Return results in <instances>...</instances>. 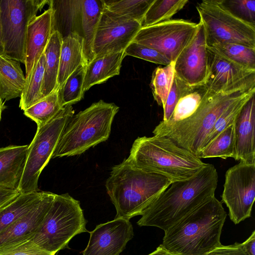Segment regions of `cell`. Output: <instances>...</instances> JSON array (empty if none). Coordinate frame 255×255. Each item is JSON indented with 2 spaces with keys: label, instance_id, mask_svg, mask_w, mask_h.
I'll list each match as a JSON object with an SVG mask.
<instances>
[{
  "label": "cell",
  "instance_id": "cell-1",
  "mask_svg": "<svg viewBox=\"0 0 255 255\" xmlns=\"http://www.w3.org/2000/svg\"><path fill=\"white\" fill-rule=\"evenodd\" d=\"M218 180L216 168L208 163L190 179L172 183L143 211L137 225L166 231L215 196Z\"/></svg>",
  "mask_w": 255,
  "mask_h": 255
},
{
  "label": "cell",
  "instance_id": "cell-2",
  "mask_svg": "<svg viewBox=\"0 0 255 255\" xmlns=\"http://www.w3.org/2000/svg\"><path fill=\"white\" fill-rule=\"evenodd\" d=\"M227 215L214 196L165 231L160 246L173 255H206L222 245Z\"/></svg>",
  "mask_w": 255,
  "mask_h": 255
},
{
  "label": "cell",
  "instance_id": "cell-3",
  "mask_svg": "<svg viewBox=\"0 0 255 255\" xmlns=\"http://www.w3.org/2000/svg\"><path fill=\"white\" fill-rule=\"evenodd\" d=\"M125 160L139 170L163 176L172 183L190 179L208 164L169 138L156 135L137 137Z\"/></svg>",
  "mask_w": 255,
  "mask_h": 255
},
{
  "label": "cell",
  "instance_id": "cell-4",
  "mask_svg": "<svg viewBox=\"0 0 255 255\" xmlns=\"http://www.w3.org/2000/svg\"><path fill=\"white\" fill-rule=\"evenodd\" d=\"M166 178L139 170L125 159L114 166L105 187L115 207V218L129 220L143 211L171 184Z\"/></svg>",
  "mask_w": 255,
  "mask_h": 255
},
{
  "label": "cell",
  "instance_id": "cell-5",
  "mask_svg": "<svg viewBox=\"0 0 255 255\" xmlns=\"http://www.w3.org/2000/svg\"><path fill=\"white\" fill-rule=\"evenodd\" d=\"M244 93L225 94L214 93L205 90L199 106L192 115L177 122L162 121L152 133L154 135L169 138L178 146L197 156L218 118Z\"/></svg>",
  "mask_w": 255,
  "mask_h": 255
},
{
  "label": "cell",
  "instance_id": "cell-6",
  "mask_svg": "<svg viewBox=\"0 0 255 255\" xmlns=\"http://www.w3.org/2000/svg\"><path fill=\"white\" fill-rule=\"evenodd\" d=\"M119 107L101 100L71 117L66 123L52 158L80 155L107 140Z\"/></svg>",
  "mask_w": 255,
  "mask_h": 255
},
{
  "label": "cell",
  "instance_id": "cell-7",
  "mask_svg": "<svg viewBox=\"0 0 255 255\" xmlns=\"http://www.w3.org/2000/svg\"><path fill=\"white\" fill-rule=\"evenodd\" d=\"M80 202L68 193L56 194L32 240L42 250L55 255L68 248L76 235L88 232Z\"/></svg>",
  "mask_w": 255,
  "mask_h": 255
},
{
  "label": "cell",
  "instance_id": "cell-8",
  "mask_svg": "<svg viewBox=\"0 0 255 255\" xmlns=\"http://www.w3.org/2000/svg\"><path fill=\"white\" fill-rule=\"evenodd\" d=\"M208 47L237 43L255 48V25L227 10L219 0H204L196 4Z\"/></svg>",
  "mask_w": 255,
  "mask_h": 255
},
{
  "label": "cell",
  "instance_id": "cell-9",
  "mask_svg": "<svg viewBox=\"0 0 255 255\" xmlns=\"http://www.w3.org/2000/svg\"><path fill=\"white\" fill-rule=\"evenodd\" d=\"M75 112L72 106L64 107L47 124L37 128L28 145L24 170L19 187L21 193L38 191L40 174L52 157L66 123Z\"/></svg>",
  "mask_w": 255,
  "mask_h": 255
},
{
  "label": "cell",
  "instance_id": "cell-10",
  "mask_svg": "<svg viewBox=\"0 0 255 255\" xmlns=\"http://www.w3.org/2000/svg\"><path fill=\"white\" fill-rule=\"evenodd\" d=\"M47 0H0V15L4 55L25 63L28 26Z\"/></svg>",
  "mask_w": 255,
  "mask_h": 255
},
{
  "label": "cell",
  "instance_id": "cell-11",
  "mask_svg": "<svg viewBox=\"0 0 255 255\" xmlns=\"http://www.w3.org/2000/svg\"><path fill=\"white\" fill-rule=\"evenodd\" d=\"M199 25L182 19H170L142 27L132 41L152 48L174 62L194 38Z\"/></svg>",
  "mask_w": 255,
  "mask_h": 255
},
{
  "label": "cell",
  "instance_id": "cell-12",
  "mask_svg": "<svg viewBox=\"0 0 255 255\" xmlns=\"http://www.w3.org/2000/svg\"><path fill=\"white\" fill-rule=\"evenodd\" d=\"M255 200V163L240 161L226 171L222 195L234 224L251 217Z\"/></svg>",
  "mask_w": 255,
  "mask_h": 255
},
{
  "label": "cell",
  "instance_id": "cell-13",
  "mask_svg": "<svg viewBox=\"0 0 255 255\" xmlns=\"http://www.w3.org/2000/svg\"><path fill=\"white\" fill-rule=\"evenodd\" d=\"M208 74L205 89L232 94L255 88V71L242 67L207 46Z\"/></svg>",
  "mask_w": 255,
  "mask_h": 255
},
{
  "label": "cell",
  "instance_id": "cell-14",
  "mask_svg": "<svg viewBox=\"0 0 255 255\" xmlns=\"http://www.w3.org/2000/svg\"><path fill=\"white\" fill-rule=\"evenodd\" d=\"M141 28L139 22L104 7L94 40V57L125 51Z\"/></svg>",
  "mask_w": 255,
  "mask_h": 255
},
{
  "label": "cell",
  "instance_id": "cell-15",
  "mask_svg": "<svg viewBox=\"0 0 255 255\" xmlns=\"http://www.w3.org/2000/svg\"><path fill=\"white\" fill-rule=\"evenodd\" d=\"M199 23L194 38L174 62L175 75L194 88L204 86L208 74L207 46L203 26Z\"/></svg>",
  "mask_w": 255,
  "mask_h": 255
},
{
  "label": "cell",
  "instance_id": "cell-16",
  "mask_svg": "<svg viewBox=\"0 0 255 255\" xmlns=\"http://www.w3.org/2000/svg\"><path fill=\"white\" fill-rule=\"evenodd\" d=\"M90 233V238L83 255H120L134 236L129 220L115 218L97 225Z\"/></svg>",
  "mask_w": 255,
  "mask_h": 255
},
{
  "label": "cell",
  "instance_id": "cell-17",
  "mask_svg": "<svg viewBox=\"0 0 255 255\" xmlns=\"http://www.w3.org/2000/svg\"><path fill=\"white\" fill-rule=\"evenodd\" d=\"M56 194L45 192L31 210L0 232V251L31 238L40 225Z\"/></svg>",
  "mask_w": 255,
  "mask_h": 255
},
{
  "label": "cell",
  "instance_id": "cell-18",
  "mask_svg": "<svg viewBox=\"0 0 255 255\" xmlns=\"http://www.w3.org/2000/svg\"><path fill=\"white\" fill-rule=\"evenodd\" d=\"M54 10L49 6L29 23L25 48V79H27L43 54L54 31Z\"/></svg>",
  "mask_w": 255,
  "mask_h": 255
},
{
  "label": "cell",
  "instance_id": "cell-19",
  "mask_svg": "<svg viewBox=\"0 0 255 255\" xmlns=\"http://www.w3.org/2000/svg\"><path fill=\"white\" fill-rule=\"evenodd\" d=\"M236 160L255 163V95L245 105L234 124Z\"/></svg>",
  "mask_w": 255,
  "mask_h": 255
},
{
  "label": "cell",
  "instance_id": "cell-20",
  "mask_svg": "<svg viewBox=\"0 0 255 255\" xmlns=\"http://www.w3.org/2000/svg\"><path fill=\"white\" fill-rule=\"evenodd\" d=\"M28 145L0 148V187L18 190L28 152Z\"/></svg>",
  "mask_w": 255,
  "mask_h": 255
},
{
  "label": "cell",
  "instance_id": "cell-21",
  "mask_svg": "<svg viewBox=\"0 0 255 255\" xmlns=\"http://www.w3.org/2000/svg\"><path fill=\"white\" fill-rule=\"evenodd\" d=\"M126 56L125 51L95 57L86 66L83 91L102 84L120 74L122 63Z\"/></svg>",
  "mask_w": 255,
  "mask_h": 255
},
{
  "label": "cell",
  "instance_id": "cell-22",
  "mask_svg": "<svg viewBox=\"0 0 255 255\" xmlns=\"http://www.w3.org/2000/svg\"><path fill=\"white\" fill-rule=\"evenodd\" d=\"M82 64L86 65L83 53V39L76 31L63 37L61 46L57 89Z\"/></svg>",
  "mask_w": 255,
  "mask_h": 255
},
{
  "label": "cell",
  "instance_id": "cell-23",
  "mask_svg": "<svg viewBox=\"0 0 255 255\" xmlns=\"http://www.w3.org/2000/svg\"><path fill=\"white\" fill-rule=\"evenodd\" d=\"M83 39V53L87 65L93 58V47L98 24L104 8L103 0L79 1Z\"/></svg>",
  "mask_w": 255,
  "mask_h": 255
},
{
  "label": "cell",
  "instance_id": "cell-24",
  "mask_svg": "<svg viewBox=\"0 0 255 255\" xmlns=\"http://www.w3.org/2000/svg\"><path fill=\"white\" fill-rule=\"evenodd\" d=\"M26 84L20 62L0 56V98L9 101L20 97Z\"/></svg>",
  "mask_w": 255,
  "mask_h": 255
},
{
  "label": "cell",
  "instance_id": "cell-25",
  "mask_svg": "<svg viewBox=\"0 0 255 255\" xmlns=\"http://www.w3.org/2000/svg\"><path fill=\"white\" fill-rule=\"evenodd\" d=\"M63 37L59 31L54 30L44 50L45 67L40 100L58 89L57 78Z\"/></svg>",
  "mask_w": 255,
  "mask_h": 255
},
{
  "label": "cell",
  "instance_id": "cell-26",
  "mask_svg": "<svg viewBox=\"0 0 255 255\" xmlns=\"http://www.w3.org/2000/svg\"><path fill=\"white\" fill-rule=\"evenodd\" d=\"M45 191L21 193L0 210V232L28 213L41 200Z\"/></svg>",
  "mask_w": 255,
  "mask_h": 255
},
{
  "label": "cell",
  "instance_id": "cell-27",
  "mask_svg": "<svg viewBox=\"0 0 255 255\" xmlns=\"http://www.w3.org/2000/svg\"><path fill=\"white\" fill-rule=\"evenodd\" d=\"M235 138L233 125L225 128L203 148L197 157L201 158H235Z\"/></svg>",
  "mask_w": 255,
  "mask_h": 255
},
{
  "label": "cell",
  "instance_id": "cell-28",
  "mask_svg": "<svg viewBox=\"0 0 255 255\" xmlns=\"http://www.w3.org/2000/svg\"><path fill=\"white\" fill-rule=\"evenodd\" d=\"M62 108L57 89L24 110V114L34 121L38 128L50 121Z\"/></svg>",
  "mask_w": 255,
  "mask_h": 255
},
{
  "label": "cell",
  "instance_id": "cell-29",
  "mask_svg": "<svg viewBox=\"0 0 255 255\" xmlns=\"http://www.w3.org/2000/svg\"><path fill=\"white\" fill-rule=\"evenodd\" d=\"M188 2V0H154L144 16L141 27L170 20Z\"/></svg>",
  "mask_w": 255,
  "mask_h": 255
},
{
  "label": "cell",
  "instance_id": "cell-30",
  "mask_svg": "<svg viewBox=\"0 0 255 255\" xmlns=\"http://www.w3.org/2000/svg\"><path fill=\"white\" fill-rule=\"evenodd\" d=\"M87 65H80L58 89V98L61 106L63 108L72 106L81 100L84 95L83 86Z\"/></svg>",
  "mask_w": 255,
  "mask_h": 255
},
{
  "label": "cell",
  "instance_id": "cell-31",
  "mask_svg": "<svg viewBox=\"0 0 255 255\" xmlns=\"http://www.w3.org/2000/svg\"><path fill=\"white\" fill-rule=\"evenodd\" d=\"M255 88L243 94L238 99L231 103L221 114L206 138L203 145L204 147L221 132L234 122L247 102L255 95Z\"/></svg>",
  "mask_w": 255,
  "mask_h": 255
},
{
  "label": "cell",
  "instance_id": "cell-32",
  "mask_svg": "<svg viewBox=\"0 0 255 255\" xmlns=\"http://www.w3.org/2000/svg\"><path fill=\"white\" fill-rule=\"evenodd\" d=\"M45 67V57L43 53L30 75L26 79L19 105L22 110H25L40 100Z\"/></svg>",
  "mask_w": 255,
  "mask_h": 255
},
{
  "label": "cell",
  "instance_id": "cell-33",
  "mask_svg": "<svg viewBox=\"0 0 255 255\" xmlns=\"http://www.w3.org/2000/svg\"><path fill=\"white\" fill-rule=\"evenodd\" d=\"M209 47L231 61L255 71V48L237 43L220 44Z\"/></svg>",
  "mask_w": 255,
  "mask_h": 255
},
{
  "label": "cell",
  "instance_id": "cell-34",
  "mask_svg": "<svg viewBox=\"0 0 255 255\" xmlns=\"http://www.w3.org/2000/svg\"><path fill=\"white\" fill-rule=\"evenodd\" d=\"M154 0H103L104 7L118 15L141 23Z\"/></svg>",
  "mask_w": 255,
  "mask_h": 255
},
{
  "label": "cell",
  "instance_id": "cell-35",
  "mask_svg": "<svg viewBox=\"0 0 255 255\" xmlns=\"http://www.w3.org/2000/svg\"><path fill=\"white\" fill-rule=\"evenodd\" d=\"M174 77V62L153 71L150 86L154 100L164 108Z\"/></svg>",
  "mask_w": 255,
  "mask_h": 255
},
{
  "label": "cell",
  "instance_id": "cell-36",
  "mask_svg": "<svg viewBox=\"0 0 255 255\" xmlns=\"http://www.w3.org/2000/svg\"><path fill=\"white\" fill-rule=\"evenodd\" d=\"M205 89L200 87L181 98L177 103L170 120L174 122L185 119L192 115L199 106Z\"/></svg>",
  "mask_w": 255,
  "mask_h": 255
},
{
  "label": "cell",
  "instance_id": "cell-37",
  "mask_svg": "<svg viewBox=\"0 0 255 255\" xmlns=\"http://www.w3.org/2000/svg\"><path fill=\"white\" fill-rule=\"evenodd\" d=\"M195 89L186 84L174 74L171 87L168 95L165 105L163 108L162 121L168 122L179 100L186 95L193 91Z\"/></svg>",
  "mask_w": 255,
  "mask_h": 255
},
{
  "label": "cell",
  "instance_id": "cell-38",
  "mask_svg": "<svg viewBox=\"0 0 255 255\" xmlns=\"http://www.w3.org/2000/svg\"><path fill=\"white\" fill-rule=\"evenodd\" d=\"M221 4L238 18L255 25V0H219Z\"/></svg>",
  "mask_w": 255,
  "mask_h": 255
},
{
  "label": "cell",
  "instance_id": "cell-39",
  "mask_svg": "<svg viewBox=\"0 0 255 255\" xmlns=\"http://www.w3.org/2000/svg\"><path fill=\"white\" fill-rule=\"evenodd\" d=\"M126 56H131L155 64L166 66L171 62L158 51L144 45L132 41L126 48Z\"/></svg>",
  "mask_w": 255,
  "mask_h": 255
},
{
  "label": "cell",
  "instance_id": "cell-40",
  "mask_svg": "<svg viewBox=\"0 0 255 255\" xmlns=\"http://www.w3.org/2000/svg\"><path fill=\"white\" fill-rule=\"evenodd\" d=\"M32 238L0 251V255H52L35 245Z\"/></svg>",
  "mask_w": 255,
  "mask_h": 255
},
{
  "label": "cell",
  "instance_id": "cell-41",
  "mask_svg": "<svg viewBox=\"0 0 255 255\" xmlns=\"http://www.w3.org/2000/svg\"><path fill=\"white\" fill-rule=\"evenodd\" d=\"M206 255H249L243 249L241 243H236L233 245H221Z\"/></svg>",
  "mask_w": 255,
  "mask_h": 255
},
{
  "label": "cell",
  "instance_id": "cell-42",
  "mask_svg": "<svg viewBox=\"0 0 255 255\" xmlns=\"http://www.w3.org/2000/svg\"><path fill=\"white\" fill-rule=\"evenodd\" d=\"M21 193L18 190L0 187V210L15 199Z\"/></svg>",
  "mask_w": 255,
  "mask_h": 255
},
{
  "label": "cell",
  "instance_id": "cell-43",
  "mask_svg": "<svg viewBox=\"0 0 255 255\" xmlns=\"http://www.w3.org/2000/svg\"><path fill=\"white\" fill-rule=\"evenodd\" d=\"M241 245L249 255H255V231Z\"/></svg>",
  "mask_w": 255,
  "mask_h": 255
},
{
  "label": "cell",
  "instance_id": "cell-44",
  "mask_svg": "<svg viewBox=\"0 0 255 255\" xmlns=\"http://www.w3.org/2000/svg\"><path fill=\"white\" fill-rule=\"evenodd\" d=\"M148 255H173L162 248L160 245L156 249Z\"/></svg>",
  "mask_w": 255,
  "mask_h": 255
},
{
  "label": "cell",
  "instance_id": "cell-45",
  "mask_svg": "<svg viewBox=\"0 0 255 255\" xmlns=\"http://www.w3.org/2000/svg\"><path fill=\"white\" fill-rule=\"evenodd\" d=\"M4 55L3 45L2 41V31L0 15V56Z\"/></svg>",
  "mask_w": 255,
  "mask_h": 255
},
{
  "label": "cell",
  "instance_id": "cell-46",
  "mask_svg": "<svg viewBox=\"0 0 255 255\" xmlns=\"http://www.w3.org/2000/svg\"><path fill=\"white\" fill-rule=\"evenodd\" d=\"M5 107L4 106V103L3 102V100H2L0 98V121L1 119V115L2 112L5 109Z\"/></svg>",
  "mask_w": 255,
  "mask_h": 255
}]
</instances>
